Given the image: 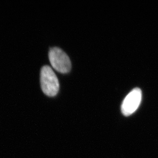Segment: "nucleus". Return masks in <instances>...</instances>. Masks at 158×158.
<instances>
[{
	"mask_svg": "<svg viewBox=\"0 0 158 158\" xmlns=\"http://www.w3.org/2000/svg\"><path fill=\"white\" fill-rule=\"evenodd\" d=\"M49 58L51 65L57 71L61 73H68L71 69L70 60L63 50L54 47L49 52Z\"/></svg>",
	"mask_w": 158,
	"mask_h": 158,
	"instance_id": "nucleus-2",
	"label": "nucleus"
},
{
	"mask_svg": "<svg viewBox=\"0 0 158 158\" xmlns=\"http://www.w3.org/2000/svg\"><path fill=\"white\" fill-rule=\"evenodd\" d=\"M142 100L140 89L135 88L125 97L121 106V112L125 116L133 114L139 107Z\"/></svg>",
	"mask_w": 158,
	"mask_h": 158,
	"instance_id": "nucleus-3",
	"label": "nucleus"
},
{
	"mask_svg": "<svg viewBox=\"0 0 158 158\" xmlns=\"http://www.w3.org/2000/svg\"><path fill=\"white\" fill-rule=\"evenodd\" d=\"M40 84L43 92L46 95L53 97L56 95L60 84L56 75L49 66L43 67L40 72Z\"/></svg>",
	"mask_w": 158,
	"mask_h": 158,
	"instance_id": "nucleus-1",
	"label": "nucleus"
}]
</instances>
